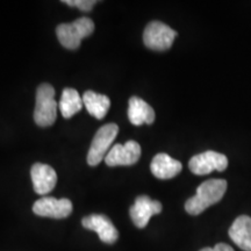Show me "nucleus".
I'll use <instances>...</instances> for the list:
<instances>
[{
  "instance_id": "nucleus-1",
  "label": "nucleus",
  "mask_w": 251,
  "mask_h": 251,
  "mask_svg": "<svg viewBox=\"0 0 251 251\" xmlns=\"http://www.w3.org/2000/svg\"><path fill=\"white\" fill-rule=\"evenodd\" d=\"M227 191V181L225 179H209L203 181L197 188L196 196L190 198L185 203L188 214L199 215L208 207L219 202Z\"/></svg>"
},
{
  "instance_id": "nucleus-2",
  "label": "nucleus",
  "mask_w": 251,
  "mask_h": 251,
  "mask_svg": "<svg viewBox=\"0 0 251 251\" xmlns=\"http://www.w3.org/2000/svg\"><path fill=\"white\" fill-rule=\"evenodd\" d=\"M94 24L90 18L83 17L71 24H61L56 28V34L59 43L64 48L76 50L79 48L81 40L92 35Z\"/></svg>"
},
{
  "instance_id": "nucleus-3",
  "label": "nucleus",
  "mask_w": 251,
  "mask_h": 251,
  "mask_svg": "<svg viewBox=\"0 0 251 251\" xmlns=\"http://www.w3.org/2000/svg\"><path fill=\"white\" fill-rule=\"evenodd\" d=\"M58 105L55 100V89L50 84H41L36 91L34 120L40 127H49L57 118Z\"/></svg>"
},
{
  "instance_id": "nucleus-4",
  "label": "nucleus",
  "mask_w": 251,
  "mask_h": 251,
  "mask_svg": "<svg viewBox=\"0 0 251 251\" xmlns=\"http://www.w3.org/2000/svg\"><path fill=\"white\" fill-rule=\"evenodd\" d=\"M119 127L115 124H107L100 127L94 135L87 153V164L91 166L98 165L111 149L112 143L118 136Z\"/></svg>"
},
{
  "instance_id": "nucleus-5",
  "label": "nucleus",
  "mask_w": 251,
  "mask_h": 251,
  "mask_svg": "<svg viewBox=\"0 0 251 251\" xmlns=\"http://www.w3.org/2000/svg\"><path fill=\"white\" fill-rule=\"evenodd\" d=\"M177 37V31L161 21H151L146 27L143 33V42L147 48L164 51L171 48L172 43Z\"/></svg>"
},
{
  "instance_id": "nucleus-6",
  "label": "nucleus",
  "mask_w": 251,
  "mask_h": 251,
  "mask_svg": "<svg viewBox=\"0 0 251 251\" xmlns=\"http://www.w3.org/2000/svg\"><path fill=\"white\" fill-rule=\"evenodd\" d=\"M228 166V158L224 153L205 151L193 156L188 162V168L194 175L203 176L213 171H225Z\"/></svg>"
},
{
  "instance_id": "nucleus-7",
  "label": "nucleus",
  "mask_w": 251,
  "mask_h": 251,
  "mask_svg": "<svg viewBox=\"0 0 251 251\" xmlns=\"http://www.w3.org/2000/svg\"><path fill=\"white\" fill-rule=\"evenodd\" d=\"M141 147L136 141H128L125 144H115L105 157V163L108 166L133 165L140 159Z\"/></svg>"
},
{
  "instance_id": "nucleus-8",
  "label": "nucleus",
  "mask_w": 251,
  "mask_h": 251,
  "mask_svg": "<svg viewBox=\"0 0 251 251\" xmlns=\"http://www.w3.org/2000/svg\"><path fill=\"white\" fill-rule=\"evenodd\" d=\"M33 212L43 218L65 219L72 213V202L69 199H56L52 197H43L34 203Z\"/></svg>"
},
{
  "instance_id": "nucleus-9",
  "label": "nucleus",
  "mask_w": 251,
  "mask_h": 251,
  "mask_svg": "<svg viewBox=\"0 0 251 251\" xmlns=\"http://www.w3.org/2000/svg\"><path fill=\"white\" fill-rule=\"evenodd\" d=\"M162 209L163 206L159 201L150 199L148 196H140L130 207L129 214L137 228H144L149 224L151 216L159 214Z\"/></svg>"
},
{
  "instance_id": "nucleus-10",
  "label": "nucleus",
  "mask_w": 251,
  "mask_h": 251,
  "mask_svg": "<svg viewBox=\"0 0 251 251\" xmlns=\"http://www.w3.org/2000/svg\"><path fill=\"white\" fill-rule=\"evenodd\" d=\"M84 228L93 230L98 234L100 240L103 243L113 244L118 241L119 231L113 225V222L106 215L102 214H92L86 216L81 221Z\"/></svg>"
},
{
  "instance_id": "nucleus-11",
  "label": "nucleus",
  "mask_w": 251,
  "mask_h": 251,
  "mask_svg": "<svg viewBox=\"0 0 251 251\" xmlns=\"http://www.w3.org/2000/svg\"><path fill=\"white\" fill-rule=\"evenodd\" d=\"M30 177L34 190L40 196L51 192L57 183V175L51 166L43 163H35L30 169Z\"/></svg>"
},
{
  "instance_id": "nucleus-12",
  "label": "nucleus",
  "mask_w": 251,
  "mask_h": 251,
  "mask_svg": "<svg viewBox=\"0 0 251 251\" xmlns=\"http://www.w3.org/2000/svg\"><path fill=\"white\" fill-rule=\"evenodd\" d=\"M183 169V165L179 161L172 158L168 153H157L153 157L151 164H150V170L152 175L158 179H171L179 175V172Z\"/></svg>"
},
{
  "instance_id": "nucleus-13",
  "label": "nucleus",
  "mask_w": 251,
  "mask_h": 251,
  "mask_svg": "<svg viewBox=\"0 0 251 251\" xmlns=\"http://www.w3.org/2000/svg\"><path fill=\"white\" fill-rule=\"evenodd\" d=\"M128 118L131 125H151L155 121V111L148 102L144 101L139 97H131L129 99V107H128Z\"/></svg>"
},
{
  "instance_id": "nucleus-14",
  "label": "nucleus",
  "mask_w": 251,
  "mask_h": 251,
  "mask_svg": "<svg viewBox=\"0 0 251 251\" xmlns=\"http://www.w3.org/2000/svg\"><path fill=\"white\" fill-rule=\"evenodd\" d=\"M229 236L238 248L251 251V218L241 215L235 220L229 229Z\"/></svg>"
},
{
  "instance_id": "nucleus-15",
  "label": "nucleus",
  "mask_w": 251,
  "mask_h": 251,
  "mask_svg": "<svg viewBox=\"0 0 251 251\" xmlns=\"http://www.w3.org/2000/svg\"><path fill=\"white\" fill-rule=\"evenodd\" d=\"M83 103L86 111L98 120L105 118L111 107V100L107 96L96 93L93 91H86L83 94Z\"/></svg>"
},
{
  "instance_id": "nucleus-16",
  "label": "nucleus",
  "mask_w": 251,
  "mask_h": 251,
  "mask_svg": "<svg viewBox=\"0 0 251 251\" xmlns=\"http://www.w3.org/2000/svg\"><path fill=\"white\" fill-rule=\"evenodd\" d=\"M83 98H80L78 91L70 89V87L64 89L58 105V108L63 117L65 119H70L75 114H77L83 108Z\"/></svg>"
},
{
  "instance_id": "nucleus-17",
  "label": "nucleus",
  "mask_w": 251,
  "mask_h": 251,
  "mask_svg": "<svg viewBox=\"0 0 251 251\" xmlns=\"http://www.w3.org/2000/svg\"><path fill=\"white\" fill-rule=\"evenodd\" d=\"M64 4H67L71 7H77L83 12H89L93 8V6L97 4L96 0H63Z\"/></svg>"
},
{
  "instance_id": "nucleus-18",
  "label": "nucleus",
  "mask_w": 251,
  "mask_h": 251,
  "mask_svg": "<svg viewBox=\"0 0 251 251\" xmlns=\"http://www.w3.org/2000/svg\"><path fill=\"white\" fill-rule=\"evenodd\" d=\"M200 251H234V249L226 243H218L214 248H203Z\"/></svg>"
}]
</instances>
